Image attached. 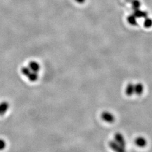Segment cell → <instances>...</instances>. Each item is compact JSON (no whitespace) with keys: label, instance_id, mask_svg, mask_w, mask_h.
<instances>
[{"label":"cell","instance_id":"cell-1","mask_svg":"<svg viewBox=\"0 0 152 152\" xmlns=\"http://www.w3.org/2000/svg\"><path fill=\"white\" fill-rule=\"evenodd\" d=\"M109 147L114 152H126V148L121 145L114 140L109 142Z\"/></svg>","mask_w":152,"mask_h":152},{"label":"cell","instance_id":"cell-2","mask_svg":"<svg viewBox=\"0 0 152 152\" xmlns=\"http://www.w3.org/2000/svg\"><path fill=\"white\" fill-rule=\"evenodd\" d=\"M101 117L104 121L108 123H112L115 120V117L113 114L108 111L103 112L101 114Z\"/></svg>","mask_w":152,"mask_h":152},{"label":"cell","instance_id":"cell-3","mask_svg":"<svg viewBox=\"0 0 152 152\" xmlns=\"http://www.w3.org/2000/svg\"><path fill=\"white\" fill-rule=\"evenodd\" d=\"M114 140L124 147H126V141L125 136L120 132H117L114 134Z\"/></svg>","mask_w":152,"mask_h":152},{"label":"cell","instance_id":"cell-4","mask_svg":"<svg viewBox=\"0 0 152 152\" xmlns=\"http://www.w3.org/2000/svg\"><path fill=\"white\" fill-rule=\"evenodd\" d=\"M135 144L137 147L143 148L145 147L147 144V140L145 138L142 136L137 137L135 139Z\"/></svg>","mask_w":152,"mask_h":152},{"label":"cell","instance_id":"cell-5","mask_svg":"<svg viewBox=\"0 0 152 152\" xmlns=\"http://www.w3.org/2000/svg\"><path fill=\"white\" fill-rule=\"evenodd\" d=\"M28 66L30 68L31 71L36 73H38V71L40 69V65L37 61H31L29 63V65Z\"/></svg>","mask_w":152,"mask_h":152},{"label":"cell","instance_id":"cell-6","mask_svg":"<svg viewBox=\"0 0 152 152\" xmlns=\"http://www.w3.org/2000/svg\"><path fill=\"white\" fill-rule=\"evenodd\" d=\"M126 94L128 96H131L135 94V87L134 85L130 83L126 88Z\"/></svg>","mask_w":152,"mask_h":152},{"label":"cell","instance_id":"cell-7","mask_svg":"<svg viewBox=\"0 0 152 152\" xmlns=\"http://www.w3.org/2000/svg\"><path fill=\"white\" fill-rule=\"evenodd\" d=\"M135 87V94L137 95H140L142 94V92L144 91V86L141 83H137L135 85H134Z\"/></svg>","mask_w":152,"mask_h":152},{"label":"cell","instance_id":"cell-8","mask_svg":"<svg viewBox=\"0 0 152 152\" xmlns=\"http://www.w3.org/2000/svg\"><path fill=\"white\" fill-rule=\"evenodd\" d=\"M29 81L32 82H34L37 80L38 78V75L37 73L31 71V73L27 76Z\"/></svg>","mask_w":152,"mask_h":152},{"label":"cell","instance_id":"cell-9","mask_svg":"<svg viewBox=\"0 0 152 152\" xmlns=\"http://www.w3.org/2000/svg\"><path fill=\"white\" fill-rule=\"evenodd\" d=\"M9 108V104L6 102L0 104V115H3Z\"/></svg>","mask_w":152,"mask_h":152},{"label":"cell","instance_id":"cell-10","mask_svg":"<svg viewBox=\"0 0 152 152\" xmlns=\"http://www.w3.org/2000/svg\"><path fill=\"white\" fill-rule=\"evenodd\" d=\"M31 70L30 69V68L28 66H24L22 68V73L24 75V76H27L31 72Z\"/></svg>","mask_w":152,"mask_h":152},{"label":"cell","instance_id":"cell-11","mask_svg":"<svg viewBox=\"0 0 152 152\" xmlns=\"http://www.w3.org/2000/svg\"><path fill=\"white\" fill-rule=\"evenodd\" d=\"M6 146L5 141L2 139H0V150L4 149Z\"/></svg>","mask_w":152,"mask_h":152}]
</instances>
